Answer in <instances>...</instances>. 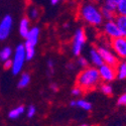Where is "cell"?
<instances>
[{
    "label": "cell",
    "mask_w": 126,
    "mask_h": 126,
    "mask_svg": "<svg viewBox=\"0 0 126 126\" xmlns=\"http://www.w3.org/2000/svg\"><path fill=\"white\" fill-rule=\"evenodd\" d=\"M110 47L119 59L126 58V37L118 36L110 39Z\"/></svg>",
    "instance_id": "cell-5"
},
{
    "label": "cell",
    "mask_w": 126,
    "mask_h": 126,
    "mask_svg": "<svg viewBox=\"0 0 126 126\" xmlns=\"http://www.w3.org/2000/svg\"><path fill=\"white\" fill-rule=\"evenodd\" d=\"M101 79L97 67L84 68L77 77V86L81 87L83 91H91L99 85Z\"/></svg>",
    "instance_id": "cell-1"
},
{
    "label": "cell",
    "mask_w": 126,
    "mask_h": 126,
    "mask_svg": "<svg viewBox=\"0 0 126 126\" xmlns=\"http://www.w3.org/2000/svg\"><path fill=\"white\" fill-rule=\"evenodd\" d=\"M12 56H13V51H12V48L10 47H5L0 50V61L1 62H4L6 60L11 59Z\"/></svg>",
    "instance_id": "cell-17"
},
{
    "label": "cell",
    "mask_w": 126,
    "mask_h": 126,
    "mask_svg": "<svg viewBox=\"0 0 126 126\" xmlns=\"http://www.w3.org/2000/svg\"><path fill=\"white\" fill-rule=\"evenodd\" d=\"M117 15H126V0H120L116 7Z\"/></svg>",
    "instance_id": "cell-21"
},
{
    "label": "cell",
    "mask_w": 126,
    "mask_h": 126,
    "mask_svg": "<svg viewBox=\"0 0 126 126\" xmlns=\"http://www.w3.org/2000/svg\"><path fill=\"white\" fill-rule=\"evenodd\" d=\"M39 34H40V29L37 26H33L31 27L28 31V33L26 34L25 38V44L24 47H32L35 48V46L38 43V38H39Z\"/></svg>",
    "instance_id": "cell-10"
},
{
    "label": "cell",
    "mask_w": 126,
    "mask_h": 126,
    "mask_svg": "<svg viewBox=\"0 0 126 126\" xmlns=\"http://www.w3.org/2000/svg\"><path fill=\"white\" fill-rule=\"evenodd\" d=\"M79 15L87 24L91 26H100L103 24L104 17L102 15L101 9L93 3H87L82 5L80 8Z\"/></svg>",
    "instance_id": "cell-2"
},
{
    "label": "cell",
    "mask_w": 126,
    "mask_h": 126,
    "mask_svg": "<svg viewBox=\"0 0 126 126\" xmlns=\"http://www.w3.org/2000/svg\"><path fill=\"white\" fill-rule=\"evenodd\" d=\"M38 16H39V11H38V9L36 7L32 6V7H30L28 9V18L29 19L34 20V19L38 18Z\"/></svg>",
    "instance_id": "cell-23"
},
{
    "label": "cell",
    "mask_w": 126,
    "mask_h": 126,
    "mask_svg": "<svg viewBox=\"0 0 126 126\" xmlns=\"http://www.w3.org/2000/svg\"><path fill=\"white\" fill-rule=\"evenodd\" d=\"M124 61H125V62H126V58H125V59H124Z\"/></svg>",
    "instance_id": "cell-36"
},
{
    "label": "cell",
    "mask_w": 126,
    "mask_h": 126,
    "mask_svg": "<svg viewBox=\"0 0 126 126\" xmlns=\"http://www.w3.org/2000/svg\"><path fill=\"white\" fill-rule=\"evenodd\" d=\"M90 59H91V62L94 65V67L99 68L101 65L104 64V61L97 48H92L90 50Z\"/></svg>",
    "instance_id": "cell-11"
},
{
    "label": "cell",
    "mask_w": 126,
    "mask_h": 126,
    "mask_svg": "<svg viewBox=\"0 0 126 126\" xmlns=\"http://www.w3.org/2000/svg\"><path fill=\"white\" fill-rule=\"evenodd\" d=\"M98 71H99L100 79L103 82L110 83L116 79V67L110 66L104 63L103 65H101L98 68Z\"/></svg>",
    "instance_id": "cell-6"
},
{
    "label": "cell",
    "mask_w": 126,
    "mask_h": 126,
    "mask_svg": "<svg viewBox=\"0 0 126 126\" xmlns=\"http://www.w3.org/2000/svg\"><path fill=\"white\" fill-rule=\"evenodd\" d=\"M116 78L119 80L126 79V62H119L116 66Z\"/></svg>",
    "instance_id": "cell-15"
},
{
    "label": "cell",
    "mask_w": 126,
    "mask_h": 126,
    "mask_svg": "<svg viewBox=\"0 0 126 126\" xmlns=\"http://www.w3.org/2000/svg\"><path fill=\"white\" fill-rule=\"evenodd\" d=\"M95 1H97V2H100V1H103V0H95Z\"/></svg>",
    "instance_id": "cell-35"
},
{
    "label": "cell",
    "mask_w": 126,
    "mask_h": 126,
    "mask_svg": "<svg viewBox=\"0 0 126 126\" xmlns=\"http://www.w3.org/2000/svg\"><path fill=\"white\" fill-rule=\"evenodd\" d=\"M30 21L29 18L27 17H23L19 22V26H18V30H19V34L21 35L23 38L26 36V34L28 33V31L30 29Z\"/></svg>",
    "instance_id": "cell-12"
},
{
    "label": "cell",
    "mask_w": 126,
    "mask_h": 126,
    "mask_svg": "<svg viewBox=\"0 0 126 126\" xmlns=\"http://www.w3.org/2000/svg\"><path fill=\"white\" fill-rule=\"evenodd\" d=\"M68 69H69V70H74V69H75L74 64H72V63H70V64L68 65Z\"/></svg>",
    "instance_id": "cell-32"
},
{
    "label": "cell",
    "mask_w": 126,
    "mask_h": 126,
    "mask_svg": "<svg viewBox=\"0 0 126 126\" xmlns=\"http://www.w3.org/2000/svg\"><path fill=\"white\" fill-rule=\"evenodd\" d=\"M114 20L119 27L121 35L126 37V15H116Z\"/></svg>",
    "instance_id": "cell-14"
},
{
    "label": "cell",
    "mask_w": 126,
    "mask_h": 126,
    "mask_svg": "<svg viewBox=\"0 0 126 126\" xmlns=\"http://www.w3.org/2000/svg\"><path fill=\"white\" fill-rule=\"evenodd\" d=\"M76 107H79L85 111H90L92 109V104L86 100H76Z\"/></svg>",
    "instance_id": "cell-19"
},
{
    "label": "cell",
    "mask_w": 126,
    "mask_h": 126,
    "mask_svg": "<svg viewBox=\"0 0 126 126\" xmlns=\"http://www.w3.org/2000/svg\"><path fill=\"white\" fill-rule=\"evenodd\" d=\"M69 27V23H65L64 24V28H68Z\"/></svg>",
    "instance_id": "cell-34"
},
{
    "label": "cell",
    "mask_w": 126,
    "mask_h": 126,
    "mask_svg": "<svg viewBox=\"0 0 126 126\" xmlns=\"http://www.w3.org/2000/svg\"><path fill=\"white\" fill-rule=\"evenodd\" d=\"M3 67H4V69H6V70L11 69V67H12V60L9 59V60L4 61V62H3Z\"/></svg>",
    "instance_id": "cell-29"
},
{
    "label": "cell",
    "mask_w": 126,
    "mask_h": 126,
    "mask_svg": "<svg viewBox=\"0 0 126 126\" xmlns=\"http://www.w3.org/2000/svg\"><path fill=\"white\" fill-rule=\"evenodd\" d=\"M117 104L119 105V106H126V92L124 94H122V95L118 98Z\"/></svg>",
    "instance_id": "cell-27"
},
{
    "label": "cell",
    "mask_w": 126,
    "mask_h": 126,
    "mask_svg": "<svg viewBox=\"0 0 126 126\" xmlns=\"http://www.w3.org/2000/svg\"><path fill=\"white\" fill-rule=\"evenodd\" d=\"M78 66H80L81 68H87L89 66V62L86 58H84V57H79L78 58Z\"/></svg>",
    "instance_id": "cell-25"
},
{
    "label": "cell",
    "mask_w": 126,
    "mask_h": 126,
    "mask_svg": "<svg viewBox=\"0 0 126 126\" xmlns=\"http://www.w3.org/2000/svg\"><path fill=\"white\" fill-rule=\"evenodd\" d=\"M87 36L85 33V30L83 28H78L73 36L72 41V52L75 57H79L84 48V46L86 44Z\"/></svg>",
    "instance_id": "cell-4"
},
{
    "label": "cell",
    "mask_w": 126,
    "mask_h": 126,
    "mask_svg": "<svg viewBox=\"0 0 126 126\" xmlns=\"http://www.w3.org/2000/svg\"><path fill=\"white\" fill-rule=\"evenodd\" d=\"M50 89L54 91V92H57L59 90V86L57 85L56 83H52V84H50Z\"/></svg>",
    "instance_id": "cell-30"
},
{
    "label": "cell",
    "mask_w": 126,
    "mask_h": 126,
    "mask_svg": "<svg viewBox=\"0 0 126 126\" xmlns=\"http://www.w3.org/2000/svg\"><path fill=\"white\" fill-rule=\"evenodd\" d=\"M25 113V108L24 106H22V105H20V106H17L13 109H11L9 111L8 113V118L11 119V120H16L18 119L21 115H23Z\"/></svg>",
    "instance_id": "cell-13"
},
{
    "label": "cell",
    "mask_w": 126,
    "mask_h": 126,
    "mask_svg": "<svg viewBox=\"0 0 126 126\" xmlns=\"http://www.w3.org/2000/svg\"><path fill=\"white\" fill-rule=\"evenodd\" d=\"M119 2H120V0H105L103 6L110 10H113V11H116V7Z\"/></svg>",
    "instance_id": "cell-20"
},
{
    "label": "cell",
    "mask_w": 126,
    "mask_h": 126,
    "mask_svg": "<svg viewBox=\"0 0 126 126\" xmlns=\"http://www.w3.org/2000/svg\"><path fill=\"white\" fill-rule=\"evenodd\" d=\"M101 91L106 96H111L112 93H113V88H112V86L110 85L109 83L104 82L102 85H101Z\"/></svg>",
    "instance_id": "cell-22"
},
{
    "label": "cell",
    "mask_w": 126,
    "mask_h": 126,
    "mask_svg": "<svg viewBox=\"0 0 126 126\" xmlns=\"http://www.w3.org/2000/svg\"><path fill=\"white\" fill-rule=\"evenodd\" d=\"M11 60H12V67L10 70H11L13 75H18L19 73H21L24 67V63L26 62L24 45H18L16 47Z\"/></svg>",
    "instance_id": "cell-3"
},
{
    "label": "cell",
    "mask_w": 126,
    "mask_h": 126,
    "mask_svg": "<svg viewBox=\"0 0 126 126\" xmlns=\"http://www.w3.org/2000/svg\"><path fill=\"white\" fill-rule=\"evenodd\" d=\"M62 1H65V0H50L51 4H54V5H56V4H58V3L62 2Z\"/></svg>",
    "instance_id": "cell-31"
},
{
    "label": "cell",
    "mask_w": 126,
    "mask_h": 126,
    "mask_svg": "<svg viewBox=\"0 0 126 126\" xmlns=\"http://www.w3.org/2000/svg\"><path fill=\"white\" fill-rule=\"evenodd\" d=\"M70 105H71L72 107H76V100H73V101H71Z\"/></svg>",
    "instance_id": "cell-33"
},
{
    "label": "cell",
    "mask_w": 126,
    "mask_h": 126,
    "mask_svg": "<svg viewBox=\"0 0 126 126\" xmlns=\"http://www.w3.org/2000/svg\"><path fill=\"white\" fill-rule=\"evenodd\" d=\"M47 68H48V71H49V74H52V73H54V68H55V63L52 60L47 61Z\"/></svg>",
    "instance_id": "cell-28"
},
{
    "label": "cell",
    "mask_w": 126,
    "mask_h": 126,
    "mask_svg": "<svg viewBox=\"0 0 126 126\" xmlns=\"http://www.w3.org/2000/svg\"><path fill=\"white\" fill-rule=\"evenodd\" d=\"M101 12H102V15L104 17V19H106V20H113L115 19V17H116V11H113V10H110L106 7H104L102 6L101 8Z\"/></svg>",
    "instance_id": "cell-18"
},
{
    "label": "cell",
    "mask_w": 126,
    "mask_h": 126,
    "mask_svg": "<svg viewBox=\"0 0 126 126\" xmlns=\"http://www.w3.org/2000/svg\"><path fill=\"white\" fill-rule=\"evenodd\" d=\"M103 32L109 39L115 38L121 36V32L119 30V27L117 23L115 22V20H107L106 22L103 24Z\"/></svg>",
    "instance_id": "cell-9"
},
{
    "label": "cell",
    "mask_w": 126,
    "mask_h": 126,
    "mask_svg": "<svg viewBox=\"0 0 126 126\" xmlns=\"http://www.w3.org/2000/svg\"><path fill=\"white\" fill-rule=\"evenodd\" d=\"M97 49L99 50V52H100V55H101V57H102L105 64H108V65L113 66V67L117 66V64L119 63V58L115 55L114 51H111L108 47L100 46Z\"/></svg>",
    "instance_id": "cell-7"
},
{
    "label": "cell",
    "mask_w": 126,
    "mask_h": 126,
    "mask_svg": "<svg viewBox=\"0 0 126 126\" xmlns=\"http://www.w3.org/2000/svg\"><path fill=\"white\" fill-rule=\"evenodd\" d=\"M83 92L84 91H83V89L81 87L76 86L75 88H73V90H72V95L75 96V97H79V96H81L83 94Z\"/></svg>",
    "instance_id": "cell-26"
},
{
    "label": "cell",
    "mask_w": 126,
    "mask_h": 126,
    "mask_svg": "<svg viewBox=\"0 0 126 126\" xmlns=\"http://www.w3.org/2000/svg\"><path fill=\"white\" fill-rule=\"evenodd\" d=\"M13 25V20L10 15H5L0 20V40H5L10 35Z\"/></svg>",
    "instance_id": "cell-8"
},
{
    "label": "cell",
    "mask_w": 126,
    "mask_h": 126,
    "mask_svg": "<svg viewBox=\"0 0 126 126\" xmlns=\"http://www.w3.org/2000/svg\"><path fill=\"white\" fill-rule=\"evenodd\" d=\"M36 113V108L33 106V105H30V106H28L27 109H25V114L27 118H32L34 117V115Z\"/></svg>",
    "instance_id": "cell-24"
},
{
    "label": "cell",
    "mask_w": 126,
    "mask_h": 126,
    "mask_svg": "<svg viewBox=\"0 0 126 126\" xmlns=\"http://www.w3.org/2000/svg\"><path fill=\"white\" fill-rule=\"evenodd\" d=\"M30 81H31V77L28 73H22L21 76H20L19 80H18V83H17V86L19 89H24L26 88L29 84H30Z\"/></svg>",
    "instance_id": "cell-16"
}]
</instances>
